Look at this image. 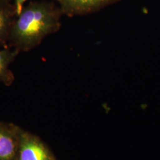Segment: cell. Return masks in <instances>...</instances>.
Segmentation results:
<instances>
[{
    "label": "cell",
    "mask_w": 160,
    "mask_h": 160,
    "mask_svg": "<svg viewBox=\"0 0 160 160\" xmlns=\"http://www.w3.org/2000/svg\"><path fill=\"white\" fill-rule=\"evenodd\" d=\"M19 53L12 47H5L0 50V82L6 86H10L14 81V75L10 70V65Z\"/></svg>",
    "instance_id": "cell-5"
},
{
    "label": "cell",
    "mask_w": 160,
    "mask_h": 160,
    "mask_svg": "<svg viewBox=\"0 0 160 160\" xmlns=\"http://www.w3.org/2000/svg\"><path fill=\"white\" fill-rule=\"evenodd\" d=\"M120 0H58L63 14L69 17L84 16L98 12Z\"/></svg>",
    "instance_id": "cell-3"
},
{
    "label": "cell",
    "mask_w": 160,
    "mask_h": 160,
    "mask_svg": "<svg viewBox=\"0 0 160 160\" xmlns=\"http://www.w3.org/2000/svg\"><path fill=\"white\" fill-rule=\"evenodd\" d=\"M22 129L0 123V160H17Z\"/></svg>",
    "instance_id": "cell-4"
},
{
    "label": "cell",
    "mask_w": 160,
    "mask_h": 160,
    "mask_svg": "<svg viewBox=\"0 0 160 160\" xmlns=\"http://www.w3.org/2000/svg\"><path fill=\"white\" fill-rule=\"evenodd\" d=\"M17 160H54L40 139L22 130Z\"/></svg>",
    "instance_id": "cell-2"
},
{
    "label": "cell",
    "mask_w": 160,
    "mask_h": 160,
    "mask_svg": "<svg viewBox=\"0 0 160 160\" xmlns=\"http://www.w3.org/2000/svg\"><path fill=\"white\" fill-rule=\"evenodd\" d=\"M8 1V0H0V3L6 4Z\"/></svg>",
    "instance_id": "cell-8"
},
{
    "label": "cell",
    "mask_w": 160,
    "mask_h": 160,
    "mask_svg": "<svg viewBox=\"0 0 160 160\" xmlns=\"http://www.w3.org/2000/svg\"><path fill=\"white\" fill-rule=\"evenodd\" d=\"M5 4L0 3V45L1 46H5L9 41L12 26L15 20L13 16L16 14L14 10L12 11Z\"/></svg>",
    "instance_id": "cell-6"
},
{
    "label": "cell",
    "mask_w": 160,
    "mask_h": 160,
    "mask_svg": "<svg viewBox=\"0 0 160 160\" xmlns=\"http://www.w3.org/2000/svg\"><path fill=\"white\" fill-rule=\"evenodd\" d=\"M60 8L47 2H33L24 6L12 24L9 41L17 51L28 52L61 28Z\"/></svg>",
    "instance_id": "cell-1"
},
{
    "label": "cell",
    "mask_w": 160,
    "mask_h": 160,
    "mask_svg": "<svg viewBox=\"0 0 160 160\" xmlns=\"http://www.w3.org/2000/svg\"><path fill=\"white\" fill-rule=\"evenodd\" d=\"M28 0H14V8L16 12V16H17L23 8L24 7V4H25V2L27 1ZM57 1L58 0H56Z\"/></svg>",
    "instance_id": "cell-7"
}]
</instances>
